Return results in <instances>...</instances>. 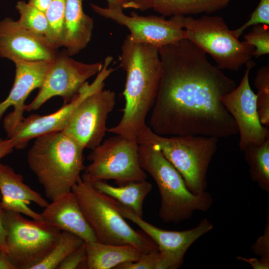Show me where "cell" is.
<instances>
[{
    "label": "cell",
    "mask_w": 269,
    "mask_h": 269,
    "mask_svg": "<svg viewBox=\"0 0 269 269\" xmlns=\"http://www.w3.org/2000/svg\"><path fill=\"white\" fill-rule=\"evenodd\" d=\"M159 54L161 74L150 112V129L166 136L219 139L237 134L236 124L220 100L236 82L187 39L160 47Z\"/></svg>",
    "instance_id": "cell-1"
},
{
    "label": "cell",
    "mask_w": 269,
    "mask_h": 269,
    "mask_svg": "<svg viewBox=\"0 0 269 269\" xmlns=\"http://www.w3.org/2000/svg\"><path fill=\"white\" fill-rule=\"evenodd\" d=\"M119 62L126 73L123 92L125 106L119 123L107 132L137 140L147 125L146 118L159 87L161 74L159 48L133 41L127 35L121 46Z\"/></svg>",
    "instance_id": "cell-2"
},
{
    "label": "cell",
    "mask_w": 269,
    "mask_h": 269,
    "mask_svg": "<svg viewBox=\"0 0 269 269\" xmlns=\"http://www.w3.org/2000/svg\"><path fill=\"white\" fill-rule=\"evenodd\" d=\"M84 148L63 131L35 138L27 153L29 168L51 201L72 191L86 166Z\"/></svg>",
    "instance_id": "cell-3"
},
{
    "label": "cell",
    "mask_w": 269,
    "mask_h": 269,
    "mask_svg": "<svg viewBox=\"0 0 269 269\" xmlns=\"http://www.w3.org/2000/svg\"><path fill=\"white\" fill-rule=\"evenodd\" d=\"M138 144L140 165L159 189L161 205L158 215L162 222L179 223L190 218L195 211L206 212L210 208L213 198L210 193H193L156 145L149 142Z\"/></svg>",
    "instance_id": "cell-4"
},
{
    "label": "cell",
    "mask_w": 269,
    "mask_h": 269,
    "mask_svg": "<svg viewBox=\"0 0 269 269\" xmlns=\"http://www.w3.org/2000/svg\"><path fill=\"white\" fill-rule=\"evenodd\" d=\"M72 191L97 241L130 245L145 253L158 250L149 237L134 230L127 223L120 213L118 203L97 190L86 177L81 175Z\"/></svg>",
    "instance_id": "cell-5"
},
{
    "label": "cell",
    "mask_w": 269,
    "mask_h": 269,
    "mask_svg": "<svg viewBox=\"0 0 269 269\" xmlns=\"http://www.w3.org/2000/svg\"><path fill=\"white\" fill-rule=\"evenodd\" d=\"M137 140L138 143L149 142L156 145L193 193L206 191L208 168L217 151L218 139L200 135L162 136L146 125Z\"/></svg>",
    "instance_id": "cell-6"
},
{
    "label": "cell",
    "mask_w": 269,
    "mask_h": 269,
    "mask_svg": "<svg viewBox=\"0 0 269 269\" xmlns=\"http://www.w3.org/2000/svg\"><path fill=\"white\" fill-rule=\"evenodd\" d=\"M183 27L186 39L209 54L221 70L237 71L253 55L254 47L240 41L221 16H184Z\"/></svg>",
    "instance_id": "cell-7"
},
{
    "label": "cell",
    "mask_w": 269,
    "mask_h": 269,
    "mask_svg": "<svg viewBox=\"0 0 269 269\" xmlns=\"http://www.w3.org/2000/svg\"><path fill=\"white\" fill-rule=\"evenodd\" d=\"M6 252L17 269H31L42 261L59 240L62 231L44 220H28L3 210Z\"/></svg>",
    "instance_id": "cell-8"
},
{
    "label": "cell",
    "mask_w": 269,
    "mask_h": 269,
    "mask_svg": "<svg viewBox=\"0 0 269 269\" xmlns=\"http://www.w3.org/2000/svg\"><path fill=\"white\" fill-rule=\"evenodd\" d=\"M137 140L116 134L92 150L82 175L90 181L113 180L120 185L146 180L138 157Z\"/></svg>",
    "instance_id": "cell-9"
},
{
    "label": "cell",
    "mask_w": 269,
    "mask_h": 269,
    "mask_svg": "<svg viewBox=\"0 0 269 269\" xmlns=\"http://www.w3.org/2000/svg\"><path fill=\"white\" fill-rule=\"evenodd\" d=\"M66 52L57 53L44 82L26 111H34L55 96L62 98L64 104L70 102L87 80L101 70L103 63H85L76 61Z\"/></svg>",
    "instance_id": "cell-10"
},
{
    "label": "cell",
    "mask_w": 269,
    "mask_h": 269,
    "mask_svg": "<svg viewBox=\"0 0 269 269\" xmlns=\"http://www.w3.org/2000/svg\"><path fill=\"white\" fill-rule=\"evenodd\" d=\"M116 94L99 88L86 96L72 112L62 130L84 149H93L103 141L107 120L116 104Z\"/></svg>",
    "instance_id": "cell-11"
},
{
    "label": "cell",
    "mask_w": 269,
    "mask_h": 269,
    "mask_svg": "<svg viewBox=\"0 0 269 269\" xmlns=\"http://www.w3.org/2000/svg\"><path fill=\"white\" fill-rule=\"evenodd\" d=\"M90 6L100 16L126 27L130 31L129 38L133 41L150 44L159 49L186 39L183 27L185 16H172L166 20L162 16H142L134 11L127 15L123 11L111 10L92 3Z\"/></svg>",
    "instance_id": "cell-12"
},
{
    "label": "cell",
    "mask_w": 269,
    "mask_h": 269,
    "mask_svg": "<svg viewBox=\"0 0 269 269\" xmlns=\"http://www.w3.org/2000/svg\"><path fill=\"white\" fill-rule=\"evenodd\" d=\"M255 65L253 61L250 60L245 65L239 85L220 98L236 124L239 134L238 146L242 152L249 145H260L269 139V130L260 122L256 94L249 83V73Z\"/></svg>",
    "instance_id": "cell-13"
},
{
    "label": "cell",
    "mask_w": 269,
    "mask_h": 269,
    "mask_svg": "<svg viewBox=\"0 0 269 269\" xmlns=\"http://www.w3.org/2000/svg\"><path fill=\"white\" fill-rule=\"evenodd\" d=\"M113 71L111 68L104 65L92 83L86 82L70 102L63 104L56 111L49 115L32 114L24 118L10 137L14 142V148L23 149L33 139L49 133L62 131L77 105L90 93L104 87V81Z\"/></svg>",
    "instance_id": "cell-14"
},
{
    "label": "cell",
    "mask_w": 269,
    "mask_h": 269,
    "mask_svg": "<svg viewBox=\"0 0 269 269\" xmlns=\"http://www.w3.org/2000/svg\"><path fill=\"white\" fill-rule=\"evenodd\" d=\"M13 62L16 68L13 85L8 96L0 103V120L9 107L13 108L3 121L8 138L11 137L24 118L27 97L34 89L41 87L52 64L46 61L16 60Z\"/></svg>",
    "instance_id": "cell-15"
},
{
    "label": "cell",
    "mask_w": 269,
    "mask_h": 269,
    "mask_svg": "<svg viewBox=\"0 0 269 269\" xmlns=\"http://www.w3.org/2000/svg\"><path fill=\"white\" fill-rule=\"evenodd\" d=\"M57 49L47 38L24 28L17 20L6 17L0 21V57L53 62Z\"/></svg>",
    "instance_id": "cell-16"
},
{
    "label": "cell",
    "mask_w": 269,
    "mask_h": 269,
    "mask_svg": "<svg viewBox=\"0 0 269 269\" xmlns=\"http://www.w3.org/2000/svg\"><path fill=\"white\" fill-rule=\"evenodd\" d=\"M122 216L137 225L157 246L160 251L184 257L190 247L198 239L210 231L213 224L207 218L195 227L183 231H170L159 228L145 221L118 203Z\"/></svg>",
    "instance_id": "cell-17"
},
{
    "label": "cell",
    "mask_w": 269,
    "mask_h": 269,
    "mask_svg": "<svg viewBox=\"0 0 269 269\" xmlns=\"http://www.w3.org/2000/svg\"><path fill=\"white\" fill-rule=\"evenodd\" d=\"M0 204L3 210L27 215L36 220H43L41 214L28 207L34 202L45 208L49 203L42 195L24 182L23 176L8 165L0 163Z\"/></svg>",
    "instance_id": "cell-18"
},
{
    "label": "cell",
    "mask_w": 269,
    "mask_h": 269,
    "mask_svg": "<svg viewBox=\"0 0 269 269\" xmlns=\"http://www.w3.org/2000/svg\"><path fill=\"white\" fill-rule=\"evenodd\" d=\"M44 208L41 215L46 222L61 231L68 232L78 236L85 242L97 241L72 191L52 200Z\"/></svg>",
    "instance_id": "cell-19"
},
{
    "label": "cell",
    "mask_w": 269,
    "mask_h": 269,
    "mask_svg": "<svg viewBox=\"0 0 269 269\" xmlns=\"http://www.w3.org/2000/svg\"><path fill=\"white\" fill-rule=\"evenodd\" d=\"M93 19L83 8V0H65L62 47L70 56L84 49L90 42Z\"/></svg>",
    "instance_id": "cell-20"
},
{
    "label": "cell",
    "mask_w": 269,
    "mask_h": 269,
    "mask_svg": "<svg viewBox=\"0 0 269 269\" xmlns=\"http://www.w3.org/2000/svg\"><path fill=\"white\" fill-rule=\"evenodd\" d=\"M86 269H110L128 262L138 260L143 253L130 245L105 244L98 241L85 242Z\"/></svg>",
    "instance_id": "cell-21"
},
{
    "label": "cell",
    "mask_w": 269,
    "mask_h": 269,
    "mask_svg": "<svg viewBox=\"0 0 269 269\" xmlns=\"http://www.w3.org/2000/svg\"><path fill=\"white\" fill-rule=\"evenodd\" d=\"M90 181L97 190L143 218L144 201L152 189V184L146 180L130 182L117 187L104 180Z\"/></svg>",
    "instance_id": "cell-22"
},
{
    "label": "cell",
    "mask_w": 269,
    "mask_h": 269,
    "mask_svg": "<svg viewBox=\"0 0 269 269\" xmlns=\"http://www.w3.org/2000/svg\"><path fill=\"white\" fill-rule=\"evenodd\" d=\"M231 0H151L152 8L162 16L210 14L228 6Z\"/></svg>",
    "instance_id": "cell-23"
},
{
    "label": "cell",
    "mask_w": 269,
    "mask_h": 269,
    "mask_svg": "<svg viewBox=\"0 0 269 269\" xmlns=\"http://www.w3.org/2000/svg\"><path fill=\"white\" fill-rule=\"evenodd\" d=\"M243 152L251 179L261 190L269 193V139L260 145H249Z\"/></svg>",
    "instance_id": "cell-24"
},
{
    "label": "cell",
    "mask_w": 269,
    "mask_h": 269,
    "mask_svg": "<svg viewBox=\"0 0 269 269\" xmlns=\"http://www.w3.org/2000/svg\"><path fill=\"white\" fill-rule=\"evenodd\" d=\"M85 242L71 233L62 231L59 241L50 253L31 269H55L60 263L71 252Z\"/></svg>",
    "instance_id": "cell-25"
},
{
    "label": "cell",
    "mask_w": 269,
    "mask_h": 269,
    "mask_svg": "<svg viewBox=\"0 0 269 269\" xmlns=\"http://www.w3.org/2000/svg\"><path fill=\"white\" fill-rule=\"evenodd\" d=\"M16 8L20 15L17 21L22 27L37 35L47 38L49 24L44 12L23 0L17 2Z\"/></svg>",
    "instance_id": "cell-26"
},
{
    "label": "cell",
    "mask_w": 269,
    "mask_h": 269,
    "mask_svg": "<svg viewBox=\"0 0 269 269\" xmlns=\"http://www.w3.org/2000/svg\"><path fill=\"white\" fill-rule=\"evenodd\" d=\"M257 89L256 105L261 124L269 126V65L261 67L257 72L254 82Z\"/></svg>",
    "instance_id": "cell-27"
},
{
    "label": "cell",
    "mask_w": 269,
    "mask_h": 269,
    "mask_svg": "<svg viewBox=\"0 0 269 269\" xmlns=\"http://www.w3.org/2000/svg\"><path fill=\"white\" fill-rule=\"evenodd\" d=\"M65 0H51L45 12L49 24L48 39L56 48L62 47Z\"/></svg>",
    "instance_id": "cell-28"
},
{
    "label": "cell",
    "mask_w": 269,
    "mask_h": 269,
    "mask_svg": "<svg viewBox=\"0 0 269 269\" xmlns=\"http://www.w3.org/2000/svg\"><path fill=\"white\" fill-rule=\"evenodd\" d=\"M252 29L244 36V41L253 46V56L256 58L269 53V27L265 24L252 26Z\"/></svg>",
    "instance_id": "cell-29"
},
{
    "label": "cell",
    "mask_w": 269,
    "mask_h": 269,
    "mask_svg": "<svg viewBox=\"0 0 269 269\" xmlns=\"http://www.w3.org/2000/svg\"><path fill=\"white\" fill-rule=\"evenodd\" d=\"M257 24L269 25V0H260L249 19L240 27L233 31L236 36L239 38L246 29Z\"/></svg>",
    "instance_id": "cell-30"
},
{
    "label": "cell",
    "mask_w": 269,
    "mask_h": 269,
    "mask_svg": "<svg viewBox=\"0 0 269 269\" xmlns=\"http://www.w3.org/2000/svg\"><path fill=\"white\" fill-rule=\"evenodd\" d=\"M86 251L85 242L69 254L58 265V269H86Z\"/></svg>",
    "instance_id": "cell-31"
},
{
    "label": "cell",
    "mask_w": 269,
    "mask_h": 269,
    "mask_svg": "<svg viewBox=\"0 0 269 269\" xmlns=\"http://www.w3.org/2000/svg\"><path fill=\"white\" fill-rule=\"evenodd\" d=\"M251 249L256 255L260 257V259L269 263V214L268 211L266 222L263 233L253 243Z\"/></svg>",
    "instance_id": "cell-32"
},
{
    "label": "cell",
    "mask_w": 269,
    "mask_h": 269,
    "mask_svg": "<svg viewBox=\"0 0 269 269\" xmlns=\"http://www.w3.org/2000/svg\"><path fill=\"white\" fill-rule=\"evenodd\" d=\"M158 251L143 253L140 258L134 262H128L116 266L115 269H156Z\"/></svg>",
    "instance_id": "cell-33"
},
{
    "label": "cell",
    "mask_w": 269,
    "mask_h": 269,
    "mask_svg": "<svg viewBox=\"0 0 269 269\" xmlns=\"http://www.w3.org/2000/svg\"><path fill=\"white\" fill-rule=\"evenodd\" d=\"M124 9H134L145 11L152 8L151 0H124Z\"/></svg>",
    "instance_id": "cell-34"
},
{
    "label": "cell",
    "mask_w": 269,
    "mask_h": 269,
    "mask_svg": "<svg viewBox=\"0 0 269 269\" xmlns=\"http://www.w3.org/2000/svg\"><path fill=\"white\" fill-rule=\"evenodd\" d=\"M236 258L248 263L254 269H269V263L262 261L260 259L256 258H245L241 256H237Z\"/></svg>",
    "instance_id": "cell-35"
},
{
    "label": "cell",
    "mask_w": 269,
    "mask_h": 269,
    "mask_svg": "<svg viewBox=\"0 0 269 269\" xmlns=\"http://www.w3.org/2000/svg\"><path fill=\"white\" fill-rule=\"evenodd\" d=\"M14 148V144L10 138L3 139L0 138V160L11 153Z\"/></svg>",
    "instance_id": "cell-36"
},
{
    "label": "cell",
    "mask_w": 269,
    "mask_h": 269,
    "mask_svg": "<svg viewBox=\"0 0 269 269\" xmlns=\"http://www.w3.org/2000/svg\"><path fill=\"white\" fill-rule=\"evenodd\" d=\"M0 269H17L7 253L2 249L0 250Z\"/></svg>",
    "instance_id": "cell-37"
},
{
    "label": "cell",
    "mask_w": 269,
    "mask_h": 269,
    "mask_svg": "<svg viewBox=\"0 0 269 269\" xmlns=\"http://www.w3.org/2000/svg\"><path fill=\"white\" fill-rule=\"evenodd\" d=\"M3 209L0 204V247L6 252V232L3 221Z\"/></svg>",
    "instance_id": "cell-38"
},
{
    "label": "cell",
    "mask_w": 269,
    "mask_h": 269,
    "mask_svg": "<svg viewBox=\"0 0 269 269\" xmlns=\"http://www.w3.org/2000/svg\"><path fill=\"white\" fill-rule=\"evenodd\" d=\"M51 0H28V3L38 10L45 12Z\"/></svg>",
    "instance_id": "cell-39"
},
{
    "label": "cell",
    "mask_w": 269,
    "mask_h": 269,
    "mask_svg": "<svg viewBox=\"0 0 269 269\" xmlns=\"http://www.w3.org/2000/svg\"><path fill=\"white\" fill-rule=\"evenodd\" d=\"M107 8L115 10L123 11L124 0H106Z\"/></svg>",
    "instance_id": "cell-40"
},
{
    "label": "cell",
    "mask_w": 269,
    "mask_h": 269,
    "mask_svg": "<svg viewBox=\"0 0 269 269\" xmlns=\"http://www.w3.org/2000/svg\"><path fill=\"white\" fill-rule=\"evenodd\" d=\"M1 198V194L0 193V200Z\"/></svg>",
    "instance_id": "cell-41"
},
{
    "label": "cell",
    "mask_w": 269,
    "mask_h": 269,
    "mask_svg": "<svg viewBox=\"0 0 269 269\" xmlns=\"http://www.w3.org/2000/svg\"><path fill=\"white\" fill-rule=\"evenodd\" d=\"M2 249L0 247V250H1Z\"/></svg>",
    "instance_id": "cell-42"
}]
</instances>
